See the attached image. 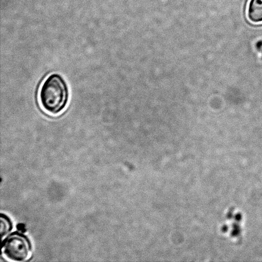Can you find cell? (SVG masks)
Masks as SVG:
<instances>
[{"instance_id": "2", "label": "cell", "mask_w": 262, "mask_h": 262, "mask_svg": "<svg viewBox=\"0 0 262 262\" xmlns=\"http://www.w3.org/2000/svg\"><path fill=\"white\" fill-rule=\"evenodd\" d=\"M2 250L9 260L25 261L30 258L32 244L27 236L20 232L10 233L3 240Z\"/></svg>"}, {"instance_id": "1", "label": "cell", "mask_w": 262, "mask_h": 262, "mask_svg": "<svg viewBox=\"0 0 262 262\" xmlns=\"http://www.w3.org/2000/svg\"><path fill=\"white\" fill-rule=\"evenodd\" d=\"M68 84L58 74H52L43 81L38 92V101L45 112L53 116L60 115L68 106Z\"/></svg>"}, {"instance_id": "3", "label": "cell", "mask_w": 262, "mask_h": 262, "mask_svg": "<svg viewBox=\"0 0 262 262\" xmlns=\"http://www.w3.org/2000/svg\"><path fill=\"white\" fill-rule=\"evenodd\" d=\"M248 18L251 23H262V0H250L248 7Z\"/></svg>"}, {"instance_id": "4", "label": "cell", "mask_w": 262, "mask_h": 262, "mask_svg": "<svg viewBox=\"0 0 262 262\" xmlns=\"http://www.w3.org/2000/svg\"><path fill=\"white\" fill-rule=\"evenodd\" d=\"M0 224H1V237L4 240L11 233L13 229V224L11 219L7 215L2 213L0 215Z\"/></svg>"}]
</instances>
